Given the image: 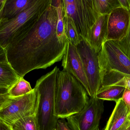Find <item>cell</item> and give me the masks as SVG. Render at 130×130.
<instances>
[{"mask_svg": "<svg viewBox=\"0 0 130 130\" xmlns=\"http://www.w3.org/2000/svg\"><path fill=\"white\" fill-rule=\"evenodd\" d=\"M57 22L56 8L51 3L29 33L6 49L8 61L19 78L35 69H45L62 59L68 41L58 39Z\"/></svg>", "mask_w": 130, "mask_h": 130, "instance_id": "6da1fadb", "label": "cell"}, {"mask_svg": "<svg viewBox=\"0 0 130 130\" xmlns=\"http://www.w3.org/2000/svg\"><path fill=\"white\" fill-rule=\"evenodd\" d=\"M89 96L86 89L73 76L59 70L55 93V114L58 119H66L78 113L88 103Z\"/></svg>", "mask_w": 130, "mask_h": 130, "instance_id": "7a4b0ae2", "label": "cell"}, {"mask_svg": "<svg viewBox=\"0 0 130 130\" xmlns=\"http://www.w3.org/2000/svg\"><path fill=\"white\" fill-rule=\"evenodd\" d=\"M52 0H36L29 7L10 19L0 20V46L6 50L22 39L36 23Z\"/></svg>", "mask_w": 130, "mask_h": 130, "instance_id": "3957f363", "label": "cell"}, {"mask_svg": "<svg viewBox=\"0 0 130 130\" xmlns=\"http://www.w3.org/2000/svg\"><path fill=\"white\" fill-rule=\"evenodd\" d=\"M59 70L56 66L39 79L34 88L39 95L36 116L40 130H53L59 119L55 114L56 84Z\"/></svg>", "mask_w": 130, "mask_h": 130, "instance_id": "277c9868", "label": "cell"}, {"mask_svg": "<svg viewBox=\"0 0 130 130\" xmlns=\"http://www.w3.org/2000/svg\"><path fill=\"white\" fill-rule=\"evenodd\" d=\"M64 14L72 18L79 37L85 39L100 15L93 0H63Z\"/></svg>", "mask_w": 130, "mask_h": 130, "instance_id": "5b68a950", "label": "cell"}, {"mask_svg": "<svg viewBox=\"0 0 130 130\" xmlns=\"http://www.w3.org/2000/svg\"><path fill=\"white\" fill-rule=\"evenodd\" d=\"M39 95L35 88L29 93L12 98L0 109V120L11 126L18 120L36 113Z\"/></svg>", "mask_w": 130, "mask_h": 130, "instance_id": "8992f818", "label": "cell"}, {"mask_svg": "<svg viewBox=\"0 0 130 130\" xmlns=\"http://www.w3.org/2000/svg\"><path fill=\"white\" fill-rule=\"evenodd\" d=\"M76 47L82 60L87 78L90 90V97H96L102 84L99 53L96 52L86 39L81 37Z\"/></svg>", "mask_w": 130, "mask_h": 130, "instance_id": "52a82bcc", "label": "cell"}, {"mask_svg": "<svg viewBox=\"0 0 130 130\" xmlns=\"http://www.w3.org/2000/svg\"><path fill=\"white\" fill-rule=\"evenodd\" d=\"M98 57L101 78L105 73L111 71L130 76V59L115 41L106 40L99 53Z\"/></svg>", "mask_w": 130, "mask_h": 130, "instance_id": "ba28073f", "label": "cell"}, {"mask_svg": "<svg viewBox=\"0 0 130 130\" xmlns=\"http://www.w3.org/2000/svg\"><path fill=\"white\" fill-rule=\"evenodd\" d=\"M103 100L90 97L79 112L66 118L72 130H99L102 116L104 110Z\"/></svg>", "mask_w": 130, "mask_h": 130, "instance_id": "9c48e42d", "label": "cell"}, {"mask_svg": "<svg viewBox=\"0 0 130 130\" xmlns=\"http://www.w3.org/2000/svg\"><path fill=\"white\" fill-rule=\"evenodd\" d=\"M130 24V12L122 7L109 15L107 40L120 41L127 34Z\"/></svg>", "mask_w": 130, "mask_h": 130, "instance_id": "30bf717a", "label": "cell"}, {"mask_svg": "<svg viewBox=\"0 0 130 130\" xmlns=\"http://www.w3.org/2000/svg\"><path fill=\"white\" fill-rule=\"evenodd\" d=\"M62 65L63 70L72 75L82 84L90 97V90L82 60L76 46L69 42Z\"/></svg>", "mask_w": 130, "mask_h": 130, "instance_id": "8fae6325", "label": "cell"}, {"mask_svg": "<svg viewBox=\"0 0 130 130\" xmlns=\"http://www.w3.org/2000/svg\"><path fill=\"white\" fill-rule=\"evenodd\" d=\"M108 15H100L89 30L86 40L90 46L99 53L103 43L107 40Z\"/></svg>", "mask_w": 130, "mask_h": 130, "instance_id": "7c38bea8", "label": "cell"}, {"mask_svg": "<svg viewBox=\"0 0 130 130\" xmlns=\"http://www.w3.org/2000/svg\"><path fill=\"white\" fill-rule=\"evenodd\" d=\"M130 115L126 105L122 100L116 102V105L104 130H118Z\"/></svg>", "mask_w": 130, "mask_h": 130, "instance_id": "4fadbf2b", "label": "cell"}, {"mask_svg": "<svg viewBox=\"0 0 130 130\" xmlns=\"http://www.w3.org/2000/svg\"><path fill=\"white\" fill-rule=\"evenodd\" d=\"M36 1L6 0L1 19H10L16 17L32 5Z\"/></svg>", "mask_w": 130, "mask_h": 130, "instance_id": "5bb4252c", "label": "cell"}, {"mask_svg": "<svg viewBox=\"0 0 130 130\" xmlns=\"http://www.w3.org/2000/svg\"><path fill=\"white\" fill-rule=\"evenodd\" d=\"M20 78L8 61L0 62V89H10Z\"/></svg>", "mask_w": 130, "mask_h": 130, "instance_id": "9a60e30c", "label": "cell"}, {"mask_svg": "<svg viewBox=\"0 0 130 130\" xmlns=\"http://www.w3.org/2000/svg\"><path fill=\"white\" fill-rule=\"evenodd\" d=\"M102 79V86H121L130 90V75L119 72L111 71L105 73Z\"/></svg>", "mask_w": 130, "mask_h": 130, "instance_id": "2e32d148", "label": "cell"}, {"mask_svg": "<svg viewBox=\"0 0 130 130\" xmlns=\"http://www.w3.org/2000/svg\"><path fill=\"white\" fill-rule=\"evenodd\" d=\"M125 88L115 85L102 86L96 97L103 100L114 101L116 102L122 99Z\"/></svg>", "mask_w": 130, "mask_h": 130, "instance_id": "e0dca14e", "label": "cell"}, {"mask_svg": "<svg viewBox=\"0 0 130 130\" xmlns=\"http://www.w3.org/2000/svg\"><path fill=\"white\" fill-rule=\"evenodd\" d=\"M51 5L56 8L58 13L56 34L59 41L61 42L67 41L64 33V9L63 0H52Z\"/></svg>", "mask_w": 130, "mask_h": 130, "instance_id": "ac0fdd59", "label": "cell"}, {"mask_svg": "<svg viewBox=\"0 0 130 130\" xmlns=\"http://www.w3.org/2000/svg\"><path fill=\"white\" fill-rule=\"evenodd\" d=\"M10 126L12 130H40L36 113L23 118Z\"/></svg>", "mask_w": 130, "mask_h": 130, "instance_id": "d6986e66", "label": "cell"}, {"mask_svg": "<svg viewBox=\"0 0 130 130\" xmlns=\"http://www.w3.org/2000/svg\"><path fill=\"white\" fill-rule=\"evenodd\" d=\"M95 10L99 15H109L116 8L121 7L119 0H93Z\"/></svg>", "mask_w": 130, "mask_h": 130, "instance_id": "ffe728a7", "label": "cell"}, {"mask_svg": "<svg viewBox=\"0 0 130 130\" xmlns=\"http://www.w3.org/2000/svg\"><path fill=\"white\" fill-rule=\"evenodd\" d=\"M64 33L67 41L76 46L78 44L80 40L79 36L76 29L73 21L71 18L64 15Z\"/></svg>", "mask_w": 130, "mask_h": 130, "instance_id": "44dd1931", "label": "cell"}, {"mask_svg": "<svg viewBox=\"0 0 130 130\" xmlns=\"http://www.w3.org/2000/svg\"><path fill=\"white\" fill-rule=\"evenodd\" d=\"M32 90L29 82L21 78L8 90V94L10 98H15L27 94Z\"/></svg>", "mask_w": 130, "mask_h": 130, "instance_id": "7402d4cb", "label": "cell"}, {"mask_svg": "<svg viewBox=\"0 0 130 130\" xmlns=\"http://www.w3.org/2000/svg\"><path fill=\"white\" fill-rule=\"evenodd\" d=\"M121 51L130 59V24L127 34L120 41H115Z\"/></svg>", "mask_w": 130, "mask_h": 130, "instance_id": "603a6c76", "label": "cell"}, {"mask_svg": "<svg viewBox=\"0 0 130 130\" xmlns=\"http://www.w3.org/2000/svg\"><path fill=\"white\" fill-rule=\"evenodd\" d=\"M7 89H0V109L7 104L11 100Z\"/></svg>", "mask_w": 130, "mask_h": 130, "instance_id": "cb8c5ba5", "label": "cell"}, {"mask_svg": "<svg viewBox=\"0 0 130 130\" xmlns=\"http://www.w3.org/2000/svg\"><path fill=\"white\" fill-rule=\"evenodd\" d=\"M121 100L126 105L130 114V90L125 89Z\"/></svg>", "mask_w": 130, "mask_h": 130, "instance_id": "d4e9b609", "label": "cell"}, {"mask_svg": "<svg viewBox=\"0 0 130 130\" xmlns=\"http://www.w3.org/2000/svg\"><path fill=\"white\" fill-rule=\"evenodd\" d=\"M57 130H72L69 126L67 121L65 119H59L57 121L56 126Z\"/></svg>", "mask_w": 130, "mask_h": 130, "instance_id": "484cf974", "label": "cell"}, {"mask_svg": "<svg viewBox=\"0 0 130 130\" xmlns=\"http://www.w3.org/2000/svg\"><path fill=\"white\" fill-rule=\"evenodd\" d=\"M6 61L8 60L6 50L0 46V62Z\"/></svg>", "mask_w": 130, "mask_h": 130, "instance_id": "4316f807", "label": "cell"}, {"mask_svg": "<svg viewBox=\"0 0 130 130\" xmlns=\"http://www.w3.org/2000/svg\"><path fill=\"white\" fill-rule=\"evenodd\" d=\"M121 7L130 12V0H119Z\"/></svg>", "mask_w": 130, "mask_h": 130, "instance_id": "83f0119b", "label": "cell"}, {"mask_svg": "<svg viewBox=\"0 0 130 130\" xmlns=\"http://www.w3.org/2000/svg\"><path fill=\"white\" fill-rule=\"evenodd\" d=\"M118 130H130V118L129 116L125 123Z\"/></svg>", "mask_w": 130, "mask_h": 130, "instance_id": "f1b7e54d", "label": "cell"}, {"mask_svg": "<svg viewBox=\"0 0 130 130\" xmlns=\"http://www.w3.org/2000/svg\"><path fill=\"white\" fill-rule=\"evenodd\" d=\"M0 130H12L10 126L0 120Z\"/></svg>", "mask_w": 130, "mask_h": 130, "instance_id": "f546056e", "label": "cell"}, {"mask_svg": "<svg viewBox=\"0 0 130 130\" xmlns=\"http://www.w3.org/2000/svg\"><path fill=\"white\" fill-rule=\"evenodd\" d=\"M6 1V0H0V19L1 18L4 6Z\"/></svg>", "mask_w": 130, "mask_h": 130, "instance_id": "4dcf8cb0", "label": "cell"}, {"mask_svg": "<svg viewBox=\"0 0 130 130\" xmlns=\"http://www.w3.org/2000/svg\"><path fill=\"white\" fill-rule=\"evenodd\" d=\"M53 130H57V129H56V128H55V129H54Z\"/></svg>", "mask_w": 130, "mask_h": 130, "instance_id": "1f68e13d", "label": "cell"}, {"mask_svg": "<svg viewBox=\"0 0 130 130\" xmlns=\"http://www.w3.org/2000/svg\"><path fill=\"white\" fill-rule=\"evenodd\" d=\"M129 118H130V115H129Z\"/></svg>", "mask_w": 130, "mask_h": 130, "instance_id": "d6a6232c", "label": "cell"}]
</instances>
